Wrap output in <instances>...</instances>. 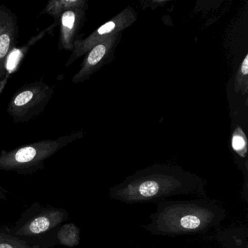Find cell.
Returning <instances> with one entry per match:
<instances>
[{
    "label": "cell",
    "instance_id": "cell-1",
    "mask_svg": "<svg viewBox=\"0 0 248 248\" xmlns=\"http://www.w3.org/2000/svg\"><path fill=\"white\" fill-rule=\"evenodd\" d=\"M206 181L172 168L153 167L127 177L108 189L111 200L127 204L159 202L169 197L192 195L206 197Z\"/></svg>",
    "mask_w": 248,
    "mask_h": 248
},
{
    "label": "cell",
    "instance_id": "cell-2",
    "mask_svg": "<svg viewBox=\"0 0 248 248\" xmlns=\"http://www.w3.org/2000/svg\"><path fill=\"white\" fill-rule=\"evenodd\" d=\"M156 203V211L143 228L158 236L205 234L217 230L226 218L225 209L207 197Z\"/></svg>",
    "mask_w": 248,
    "mask_h": 248
},
{
    "label": "cell",
    "instance_id": "cell-3",
    "mask_svg": "<svg viewBox=\"0 0 248 248\" xmlns=\"http://www.w3.org/2000/svg\"><path fill=\"white\" fill-rule=\"evenodd\" d=\"M83 131L72 132L55 139H46L24 145L12 150L0 152V172L31 175L43 170L46 161L69 143L81 139Z\"/></svg>",
    "mask_w": 248,
    "mask_h": 248
},
{
    "label": "cell",
    "instance_id": "cell-4",
    "mask_svg": "<svg viewBox=\"0 0 248 248\" xmlns=\"http://www.w3.org/2000/svg\"><path fill=\"white\" fill-rule=\"evenodd\" d=\"M68 217L69 213L64 208L34 202L23 212L14 226L5 228L11 234L21 239H43L56 235Z\"/></svg>",
    "mask_w": 248,
    "mask_h": 248
},
{
    "label": "cell",
    "instance_id": "cell-5",
    "mask_svg": "<svg viewBox=\"0 0 248 248\" xmlns=\"http://www.w3.org/2000/svg\"><path fill=\"white\" fill-rule=\"evenodd\" d=\"M54 91V87L42 81L27 84L11 97L7 113L14 123H28L44 111Z\"/></svg>",
    "mask_w": 248,
    "mask_h": 248
},
{
    "label": "cell",
    "instance_id": "cell-6",
    "mask_svg": "<svg viewBox=\"0 0 248 248\" xmlns=\"http://www.w3.org/2000/svg\"><path fill=\"white\" fill-rule=\"evenodd\" d=\"M137 18L138 14L134 8L130 6L127 7L104 25L101 26L91 33L88 37L77 41L75 44V50L66 62V67L72 65L79 58L85 56L98 43L111 36L122 34L124 30L133 25Z\"/></svg>",
    "mask_w": 248,
    "mask_h": 248
},
{
    "label": "cell",
    "instance_id": "cell-7",
    "mask_svg": "<svg viewBox=\"0 0 248 248\" xmlns=\"http://www.w3.org/2000/svg\"><path fill=\"white\" fill-rule=\"evenodd\" d=\"M122 34H115L94 46L85 55L78 73L72 78L74 84L81 83L89 79L103 66L111 63L114 53L121 40Z\"/></svg>",
    "mask_w": 248,
    "mask_h": 248
},
{
    "label": "cell",
    "instance_id": "cell-8",
    "mask_svg": "<svg viewBox=\"0 0 248 248\" xmlns=\"http://www.w3.org/2000/svg\"><path fill=\"white\" fill-rule=\"evenodd\" d=\"M18 37L17 16L5 5H0V83L5 75L8 55L17 47Z\"/></svg>",
    "mask_w": 248,
    "mask_h": 248
},
{
    "label": "cell",
    "instance_id": "cell-9",
    "mask_svg": "<svg viewBox=\"0 0 248 248\" xmlns=\"http://www.w3.org/2000/svg\"><path fill=\"white\" fill-rule=\"evenodd\" d=\"M85 8L65 12L59 18V49L73 52L77 41L82 39L79 31L87 21Z\"/></svg>",
    "mask_w": 248,
    "mask_h": 248
},
{
    "label": "cell",
    "instance_id": "cell-10",
    "mask_svg": "<svg viewBox=\"0 0 248 248\" xmlns=\"http://www.w3.org/2000/svg\"><path fill=\"white\" fill-rule=\"evenodd\" d=\"M59 24V20H54V22L43 31L37 33L35 35L29 40V41L21 47H16L8 55L5 63V75L3 79L0 83V96L6 88L7 84L10 78L19 69L20 66L24 62L26 56L33 46H35L39 41L43 40L47 34H52Z\"/></svg>",
    "mask_w": 248,
    "mask_h": 248
},
{
    "label": "cell",
    "instance_id": "cell-11",
    "mask_svg": "<svg viewBox=\"0 0 248 248\" xmlns=\"http://www.w3.org/2000/svg\"><path fill=\"white\" fill-rule=\"evenodd\" d=\"M56 235L40 239H26L11 234L5 227H0V248H54Z\"/></svg>",
    "mask_w": 248,
    "mask_h": 248
},
{
    "label": "cell",
    "instance_id": "cell-12",
    "mask_svg": "<svg viewBox=\"0 0 248 248\" xmlns=\"http://www.w3.org/2000/svg\"><path fill=\"white\" fill-rule=\"evenodd\" d=\"M79 8L88 9V0H50L40 14H47L54 20H59L65 12Z\"/></svg>",
    "mask_w": 248,
    "mask_h": 248
},
{
    "label": "cell",
    "instance_id": "cell-13",
    "mask_svg": "<svg viewBox=\"0 0 248 248\" xmlns=\"http://www.w3.org/2000/svg\"><path fill=\"white\" fill-rule=\"evenodd\" d=\"M248 237L246 228L229 229L217 235L219 242L224 248H248Z\"/></svg>",
    "mask_w": 248,
    "mask_h": 248
},
{
    "label": "cell",
    "instance_id": "cell-14",
    "mask_svg": "<svg viewBox=\"0 0 248 248\" xmlns=\"http://www.w3.org/2000/svg\"><path fill=\"white\" fill-rule=\"evenodd\" d=\"M56 239L62 246L75 248L80 242V229L75 223H64L58 229Z\"/></svg>",
    "mask_w": 248,
    "mask_h": 248
},
{
    "label": "cell",
    "instance_id": "cell-15",
    "mask_svg": "<svg viewBox=\"0 0 248 248\" xmlns=\"http://www.w3.org/2000/svg\"><path fill=\"white\" fill-rule=\"evenodd\" d=\"M234 91L236 93H241L245 95L248 91V54H246L245 59L241 63L240 67L236 73L235 78Z\"/></svg>",
    "mask_w": 248,
    "mask_h": 248
},
{
    "label": "cell",
    "instance_id": "cell-16",
    "mask_svg": "<svg viewBox=\"0 0 248 248\" xmlns=\"http://www.w3.org/2000/svg\"><path fill=\"white\" fill-rule=\"evenodd\" d=\"M232 147L235 153L240 157H246L248 154V139L246 135L239 126L235 128L232 133Z\"/></svg>",
    "mask_w": 248,
    "mask_h": 248
},
{
    "label": "cell",
    "instance_id": "cell-17",
    "mask_svg": "<svg viewBox=\"0 0 248 248\" xmlns=\"http://www.w3.org/2000/svg\"><path fill=\"white\" fill-rule=\"evenodd\" d=\"M8 197V191L5 188L0 186V201H5Z\"/></svg>",
    "mask_w": 248,
    "mask_h": 248
}]
</instances>
